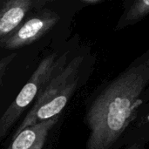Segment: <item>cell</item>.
Returning <instances> with one entry per match:
<instances>
[{
    "mask_svg": "<svg viewBox=\"0 0 149 149\" xmlns=\"http://www.w3.org/2000/svg\"><path fill=\"white\" fill-rule=\"evenodd\" d=\"M65 62L66 56L58 57L57 53H52L40 61L27 83L0 118V143L52 77L65 66Z\"/></svg>",
    "mask_w": 149,
    "mask_h": 149,
    "instance_id": "3957f363",
    "label": "cell"
},
{
    "mask_svg": "<svg viewBox=\"0 0 149 149\" xmlns=\"http://www.w3.org/2000/svg\"><path fill=\"white\" fill-rule=\"evenodd\" d=\"M149 82V62L138 64L115 79L92 104L86 122V149H110L127 127L135 105Z\"/></svg>",
    "mask_w": 149,
    "mask_h": 149,
    "instance_id": "6da1fadb",
    "label": "cell"
},
{
    "mask_svg": "<svg viewBox=\"0 0 149 149\" xmlns=\"http://www.w3.org/2000/svg\"><path fill=\"white\" fill-rule=\"evenodd\" d=\"M149 14V0L133 2L128 7L123 18V24H129L140 21Z\"/></svg>",
    "mask_w": 149,
    "mask_h": 149,
    "instance_id": "52a82bcc",
    "label": "cell"
},
{
    "mask_svg": "<svg viewBox=\"0 0 149 149\" xmlns=\"http://www.w3.org/2000/svg\"><path fill=\"white\" fill-rule=\"evenodd\" d=\"M45 0H1L0 42L9 37L31 13L44 8Z\"/></svg>",
    "mask_w": 149,
    "mask_h": 149,
    "instance_id": "5b68a950",
    "label": "cell"
},
{
    "mask_svg": "<svg viewBox=\"0 0 149 149\" xmlns=\"http://www.w3.org/2000/svg\"><path fill=\"white\" fill-rule=\"evenodd\" d=\"M127 149H140V145L137 144V143H134V144H133L132 146H130L129 148H127Z\"/></svg>",
    "mask_w": 149,
    "mask_h": 149,
    "instance_id": "9c48e42d",
    "label": "cell"
},
{
    "mask_svg": "<svg viewBox=\"0 0 149 149\" xmlns=\"http://www.w3.org/2000/svg\"><path fill=\"white\" fill-rule=\"evenodd\" d=\"M58 120V116L26 127L12 139L7 149H43L50 131Z\"/></svg>",
    "mask_w": 149,
    "mask_h": 149,
    "instance_id": "8992f818",
    "label": "cell"
},
{
    "mask_svg": "<svg viewBox=\"0 0 149 149\" xmlns=\"http://www.w3.org/2000/svg\"><path fill=\"white\" fill-rule=\"evenodd\" d=\"M57 12L43 8L29 16L9 37L0 42V47L6 50H17L30 45L47 32L58 22Z\"/></svg>",
    "mask_w": 149,
    "mask_h": 149,
    "instance_id": "277c9868",
    "label": "cell"
},
{
    "mask_svg": "<svg viewBox=\"0 0 149 149\" xmlns=\"http://www.w3.org/2000/svg\"><path fill=\"white\" fill-rule=\"evenodd\" d=\"M83 57L78 56L56 73L39 93L32 107L15 131L12 139L28 127L58 116L73 95Z\"/></svg>",
    "mask_w": 149,
    "mask_h": 149,
    "instance_id": "7a4b0ae2",
    "label": "cell"
},
{
    "mask_svg": "<svg viewBox=\"0 0 149 149\" xmlns=\"http://www.w3.org/2000/svg\"><path fill=\"white\" fill-rule=\"evenodd\" d=\"M16 56H17V53H11L8 56H5V57L0 58V89L2 86L3 76L6 73V71H7L9 65L13 61V59L16 58Z\"/></svg>",
    "mask_w": 149,
    "mask_h": 149,
    "instance_id": "ba28073f",
    "label": "cell"
}]
</instances>
